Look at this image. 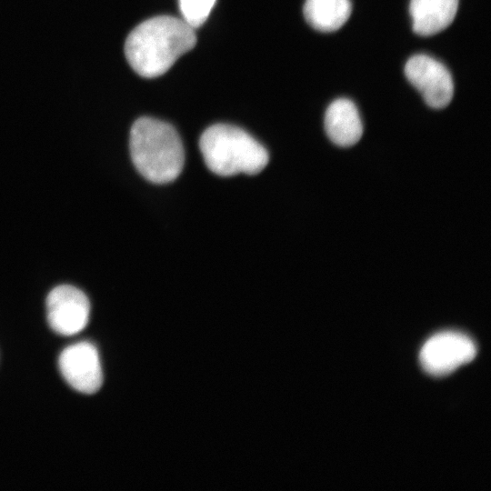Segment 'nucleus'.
Segmentation results:
<instances>
[{
    "instance_id": "obj_1",
    "label": "nucleus",
    "mask_w": 491,
    "mask_h": 491,
    "mask_svg": "<svg viewBox=\"0 0 491 491\" xmlns=\"http://www.w3.org/2000/svg\"><path fill=\"white\" fill-rule=\"evenodd\" d=\"M195 43V29L182 18L160 15L144 21L130 32L125 55L134 71L151 78L165 74Z\"/></svg>"
},
{
    "instance_id": "obj_2",
    "label": "nucleus",
    "mask_w": 491,
    "mask_h": 491,
    "mask_svg": "<svg viewBox=\"0 0 491 491\" xmlns=\"http://www.w3.org/2000/svg\"><path fill=\"white\" fill-rule=\"evenodd\" d=\"M129 149L136 170L152 183H170L184 167L182 140L171 125L161 120L138 118L130 129Z\"/></svg>"
},
{
    "instance_id": "obj_3",
    "label": "nucleus",
    "mask_w": 491,
    "mask_h": 491,
    "mask_svg": "<svg viewBox=\"0 0 491 491\" xmlns=\"http://www.w3.org/2000/svg\"><path fill=\"white\" fill-rule=\"evenodd\" d=\"M199 147L210 171L221 176L256 175L269 161L267 150L242 128L215 124L202 134Z\"/></svg>"
},
{
    "instance_id": "obj_4",
    "label": "nucleus",
    "mask_w": 491,
    "mask_h": 491,
    "mask_svg": "<svg viewBox=\"0 0 491 491\" xmlns=\"http://www.w3.org/2000/svg\"><path fill=\"white\" fill-rule=\"evenodd\" d=\"M477 349L466 335L445 331L430 337L420 350L419 361L431 376H443L472 361Z\"/></svg>"
},
{
    "instance_id": "obj_5",
    "label": "nucleus",
    "mask_w": 491,
    "mask_h": 491,
    "mask_svg": "<svg viewBox=\"0 0 491 491\" xmlns=\"http://www.w3.org/2000/svg\"><path fill=\"white\" fill-rule=\"evenodd\" d=\"M410 84L431 107L441 109L449 105L454 95V83L447 68L426 55L410 57L405 65Z\"/></svg>"
},
{
    "instance_id": "obj_6",
    "label": "nucleus",
    "mask_w": 491,
    "mask_h": 491,
    "mask_svg": "<svg viewBox=\"0 0 491 491\" xmlns=\"http://www.w3.org/2000/svg\"><path fill=\"white\" fill-rule=\"evenodd\" d=\"M46 309L51 328L62 336L79 333L89 321V300L73 286L62 285L52 289L46 298Z\"/></svg>"
},
{
    "instance_id": "obj_7",
    "label": "nucleus",
    "mask_w": 491,
    "mask_h": 491,
    "mask_svg": "<svg viewBox=\"0 0 491 491\" xmlns=\"http://www.w3.org/2000/svg\"><path fill=\"white\" fill-rule=\"evenodd\" d=\"M58 364L63 377L74 389L85 394H94L100 389L103 373L94 345L80 342L66 347Z\"/></svg>"
},
{
    "instance_id": "obj_8",
    "label": "nucleus",
    "mask_w": 491,
    "mask_h": 491,
    "mask_svg": "<svg viewBox=\"0 0 491 491\" xmlns=\"http://www.w3.org/2000/svg\"><path fill=\"white\" fill-rule=\"evenodd\" d=\"M325 129L330 140L343 147L357 143L363 125L355 104L346 98L333 101L325 115Z\"/></svg>"
},
{
    "instance_id": "obj_9",
    "label": "nucleus",
    "mask_w": 491,
    "mask_h": 491,
    "mask_svg": "<svg viewBox=\"0 0 491 491\" xmlns=\"http://www.w3.org/2000/svg\"><path fill=\"white\" fill-rule=\"evenodd\" d=\"M457 8L458 0H411L414 32L429 36L443 31L453 22Z\"/></svg>"
},
{
    "instance_id": "obj_10",
    "label": "nucleus",
    "mask_w": 491,
    "mask_h": 491,
    "mask_svg": "<svg viewBox=\"0 0 491 491\" xmlns=\"http://www.w3.org/2000/svg\"><path fill=\"white\" fill-rule=\"evenodd\" d=\"M350 0H306L304 15L307 23L320 32H334L349 18Z\"/></svg>"
},
{
    "instance_id": "obj_11",
    "label": "nucleus",
    "mask_w": 491,
    "mask_h": 491,
    "mask_svg": "<svg viewBox=\"0 0 491 491\" xmlns=\"http://www.w3.org/2000/svg\"><path fill=\"white\" fill-rule=\"evenodd\" d=\"M178 1L182 19L194 29L205 22L215 4V0Z\"/></svg>"
}]
</instances>
